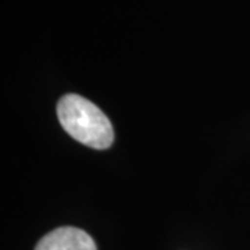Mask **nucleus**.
I'll list each match as a JSON object with an SVG mask.
<instances>
[{
    "instance_id": "nucleus-2",
    "label": "nucleus",
    "mask_w": 250,
    "mask_h": 250,
    "mask_svg": "<svg viewBox=\"0 0 250 250\" xmlns=\"http://www.w3.org/2000/svg\"><path fill=\"white\" fill-rule=\"evenodd\" d=\"M35 250H98L89 233L75 227H60L38 242Z\"/></svg>"
},
{
    "instance_id": "nucleus-1",
    "label": "nucleus",
    "mask_w": 250,
    "mask_h": 250,
    "mask_svg": "<svg viewBox=\"0 0 250 250\" xmlns=\"http://www.w3.org/2000/svg\"><path fill=\"white\" fill-rule=\"evenodd\" d=\"M57 117L62 129L88 147L104 150L114 142V129L107 116L80 95H64L57 103Z\"/></svg>"
}]
</instances>
